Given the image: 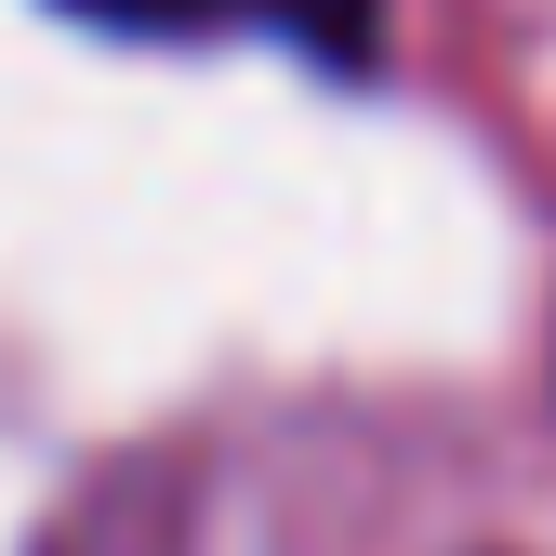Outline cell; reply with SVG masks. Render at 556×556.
Listing matches in <instances>:
<instances>
[{"mask_svg":"<svg viewBox=\"0 0 556 556\" xmlns=\"http://www.w3.org/2000/svg\"><path fill=\"white\" fill-rule=\"evenodd\" d=\"M66 14L93 27H132V40H226V27H278L305 40L318 66H371V0H66Z\"/></svg>","mask_w":556,"mask_h":556,"instance_id":"6da1fadb","label":"cell"}]
</instances>
